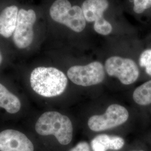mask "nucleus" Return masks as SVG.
Returning <instances> with one entry per match:
<instances>
[{
    "label": "nucleus",
    "mask_w": 151,
    "mask_h": 151,
    "mask_svg": "<svg viewBox=\"0 0 151 151\" xmlns=\"http://www.w3.org/2000/svg\"><path fill=\"white\" fill-rule=\"evenodd\" d=\"M142 151V150H140V151Z\"/></svg>",
    "instance_id": "18"
},
{
    "label": "nucleus",
    "mask_w": 151,
    "mask_h": 151,
    "mask_svg": "<svg viewBox=\"0 0 151 151\" xmlns=\"http://www.w3.org/2000/svg\"><path fill=\"white\" fill-rule=\"evenodd\" d=\"M134 101L141 106L151 104V80L137 87L133 93Z\"/></svg>",
    "instance_id": "13"
},
{
    "label": "nucleus",
    "mask_w": 151,
    "mask_h": 151,
    "mask_svg": "<svg viewBox=\"0 0 151 151\" xmlns=\"http://www.w3.org/2000/svg\"><path fill=\"white\" fill-rule=\"evenodd\" d=\"M133 10L137 14H141L151 7V0H133Z\"/></svg>",
    "instance_id": "15"
},
{
    "label": "nucleus",
    "mask_w": 151,
    "mask_h": 151,
    "mask_svg": "<svg viewBox=\"0 0 151 151\" xmlns=\"http://www.w3.org/2000/svg\"><path fill=\"white\" fill-rule=\"evenodd\" d=\"M69 151H90V146L86 142L82 141L72 148Z\"/></svg>",
    "instance_id": "16"
},
{
    "label": "nucleus",
    "mask_w": 151,
    "mask_h": 151,
    "mask_svg": "<svg viewBox=\"0 0 151 151\" xmlns=\"http://www.w3.org/2000/svg\"><path fill=\"white\" fill-rule=\"evenodd\" d=\"M0 151H34V146L22 132L5 130L0 133Z\"/></svg>",
    "instance_id": "9"
},
{
    "label": "nucleus",
    "mask_w": 151,
    "mask_h": 151,
    "mask_svg": "<svg viewBox=\"0 0 151 151\" xmlns=\"http://www.w3.org/2000/svg\"><path fill=\"white\" fill-rule=\"evenodd\" d=\"M49 13L52 19L76 32H82L86 21L81 7L72 6L68 0H56L52 5Z\"/></svg>",
    "instance_id": "3"
},
{
    "label": "nucleus",
    "mask_w": 151,
    "mask_h": 151,
    "mask_svg": "<svg viewBox=\"0 0 151 151\" xmlns=\"http://www.w3.org/2000/svg\"><path fill=\"white\" fill-rule=\"evenodd\" d=\"M2 54H1V53L0 52V65L2 63Z\"/></svg>",
    "instance_id": "17"
},
{
    "label": "nucleus",
    "mask_w": 151,
    "mask_h": 151,
    "mask_svg": "<svg viewBox=\"0 0 151 151\" xmlns=\"http://www.w3.org/2000/svg\"><path fill=\"white\" fill-rule=\"evenodd\" d=\"M139 63L142 67L145 68L146 73L151 76V49H147L142 53Z\"/></svg>",
    "instance_id": "14"
},
{
    "label": "nucleus",
    "mask_w": 151,
    "mask_h": 151,
    "mask_svg": "<svg viewBox=\"0 0 151 151\" xmlns=\"http://www.w3.org/2000/svg\"><path fill=\"white\" fill-rule=\"evenodd\" d=\"M68 77L76 85L91 86L101 83L105 76L103 64L94 61L85 65H74L67 72Z\"/></svg>",
    "instance_id": "4"
},
{
    "label": "nucleus",
    "mask_w": 151,
    "mask_h": 151,
    "mask_svg": "<svg viewBox=\"0 0 151 151\" xmlns=\"http://www.w3.org/2000/svg\"><path fill=\"white\" fill-rule=\"evenodd\" d=\"M37 20L35 12L32 9H22L19 11L17 24L13 34V41L19 49L26 48L32 43L33 26Z\"/></svg>",
    "instance_id": "8"
},
{
    "label": "nucleus",
    "mask_w": 151,
    "mask_h": 151,
    "mask_svg": "<svg viewBox=\"0 0 151 151\" xmlns=\"http://www.w3.org/2000/svg\"><path fill=\"white\" fill-rule=\"evenodd\" d=\"M109 6L108 0H85L81 7L86 21L93 22L95 31L103 35H108L113 30L111 24L103 16Z\"/></svg>",
    "instance_id": "7"
},
{
    "label": "nucleus",
    "mask_w": 151,
    "mask_h": 151,
    "mask_svg": "<svg viewBox=\"0 0 151 151\" xmlns=\"http://www.w3.org/2000/svg\"><path fill=\"white\" fill-rule=\"evenodd\" d=\"M126 108L116 104L110 105L103 115H95L88 120V126L94 132L110 129L124 124L129 118Z\"/></svg>",
    "instance_id": "5"
},
{
    "label": "nucleus",
    "mask_w": 151,
    "mask_h": 151,
    "mask_svg": "<svg viewBox=\"0 0 151 151\" xmlns=\"http://www.w3.org/2000/svg\"><path fill=\"white\" fill-rule=\"evenodd\" d=\"M125 144L124 139L119 136L100 134L95 137L91 142L93 151H106L108 150H119Z\"/></svg>",
    "instance_id": "11"
},
{
    "label": "nucleus",
    "mask_w": 151,
    "mask_h": 151,
    "mask_svg": "<svg viewBox=\"0 0 151 151\" xmlns=\"http://www.w3.org/2000/svg\"><path fill=\"white\" fill-rule=\"evenodd\" d=\"M35 130L39 135H54L62 145L70 143L73 137V126L70 118L57 111L43 114L35 124Z\"/></svg>",
    "instance_id": "2"
},
{
    "label": "nucleus",
    "mask_w": 151,
    "mask_h": 151,
    "mask_svg": "<svg viewBox=\"0 0 151 151\" xmlns=\"http://www.w3.org/2000/svg\"><path fill=\"white\" fill-rule=\"evenodd\" d=\"M18 7L15 5L6 7L0 14V35L6 38H10L16 28Z\"/></svg>",
    "instance_id": "10"
},
{
    "label": "nucleus",
    "mask_w": 151,
    "mask_h": 151,
    "mask_svg": "<svg viewBox=\"0 0 151 151\" xmlns=\"http://www.w3.org/2000/svg\"><path fill=\"white\" fill-rule=\"evenodd\" d=\"M0 108H4L10 114H15L21 108V102L18 97L0 83Z\"/></svg>",
    "instance_id": "12"
},
{
    "label": "nucleus",
    "mask_w": 151,
    "mask_h": 151,
    "mask_svg": "<svg viewBox=\"0 0 151 151\" xmlns=\"http://www.w3.org/2000/svg\"><path fill=\"white\" fill-rule=\"evenodd\" d=\"M30 81L32 90L43 97L60 96L67 87L68 80L65 73L54 67H39L32 70Z\"/></svg>",
    "instance_id": "1"
},
{
    "label": "nucleus",
    "mask_w": 151,
    "mask_h": 151,
    "mask_svg": "<svg viewBox=\"0 0 151 151\" xmlns=\"http://www.w3.org/2000/svg\"><path fill=\"white\" fill-rule=\"evenodd\" d=\"M105 70L110 76L117 77L125 85L134 83L139 77V70L133 60L119 56H113L106 60Z\"/></svg>",
    "instance_id": "6"
}]
</instances>
